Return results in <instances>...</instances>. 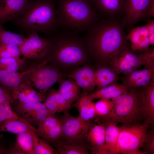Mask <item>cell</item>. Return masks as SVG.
I'll return each instance as SVG.
<instances>
[{
  "label": "cell",
  "mask_w": 154,
  "mask_h": 154,
  "mask_svg": "<svg viewBox=\"0 0 154 154\" xmlns=\"http://www.w3.org/2000/svg\"><path fill=\"white\" fill-rule=\"evenodd\" d=\"M122 22L111 18L94 25L88 37L89 48L101 61L106 62L112 55L129 45Z\"/></svg>",
  "instance_id": "1"
},
{
  "label": "cell",
  "mask_w": 154,
  "mask_h": 154,
  "mask_svg": "<svg viewBox=\"0 0 154 154\" xmlns=\"http://www.w3.org/2000/svg\"><path fill=\"white\" fill-rule=\"evenodd\" d=\"M28 33L51 31L58 22L55 0H29L23 14L14 20Z\"/></svg>",
  "instance_id": "2"
},
{
  "label": "cell",
  "mask_w": 154,
  "mask_h": 154,
  "mask_svg": "<svg viewBox=\"0 0 154 154\" xmlns=\"http://www.w3.org/2000/svg\"><path fill=\"white\" fill-rule=\"evenodd\" d=\"M87 0H57L58 22L76 30L91 26L95 21L96 12Z\"/></svg>",
  "instance_id": "3"
},
{
  "label": "cell",
  "mask_w": 154,
  "mask_h": 154,
  "mask_svg": "<svg viewBox=\"0 0 154 154\" xmlns=\"http://www.w3.org/2000/svg\"><path fill=\"white\" fill-rule=\"evenodd\" d=\"M136 88H132L112 100L114 106L107 116L99 119L100 123H137L143 117L141 111V96Z\"/></svg>",
  "instance_id": "4"
},
{
  "label": "cell",
  "mask_w": 154,
  "mask_h": 154,
  "mask_svg": "<svg viewBox=\"0 0 154 154\" xmlns=\"http://www.w3.org/2000/svg\"><path fill=\"white\" fill-rule=\"evenodd\" d=\"M149 125L145 123H122L119 126L118 154H143L140 149L143 146Z\"/></svg>",
  "instance_id": "5"
},
{
  "label": "cell",
  "mask_w": 154,
  "mask_h": 154,
  "mask_svg": "<svg viewBox=\"0 0 154 154\" xmlns=\"http://www.w3.org/2000/svg\"><path fill=\"white\" fill-rule=\"evenodd\" d=\"M151 57L149 50L138 54L131 50L130 45H127L111 56L107 61L109 66L117 74H125L136 70L142 65L149 67Z\"/></svg>",
  "instance_id": "6"
},
{
  "label": "cell",
  "mask_w": 154,
  "mask_h": 154,
  "mask_svg": "<svg viewBox=\"0 0 154 154\" xmlns=\"http://www.w3.org/2000/svg\"><path fill=\"white\" fill-rule=\"evenodd\" d=\"M53 54L60 63L67 66L82 62L86 56L84 49L80 42L76 39L69 37L58 40Z\"/></svg>",
  "instance_id": "7"
},
{
  "label": "cell",
  "mask_w": 154,
  "mask_h": 154,
  "mask_svg": "<svg viewBox=\"0 0 154 154\" xmlns=\"http://www.w3.org/2000/svg\"><path fill=\"white\" fill-rule=\"evenodd\" d=\"M48 60H45L27 75L33 87L44 94L55 83L62 79L63 77L62 74L56 69L45 66Z\"/></svg>",
  "instance_id": "8"
},
{
  "label": "cell",
  "mask_w": 154,
  "mask_h": 154,
  "mask_svg": "<svg viewBox=\"0 0 154 154\" xmlns=\"http://www.w3.org/2000/svg\"><path fill=\"white\" fill-rule=\"evenodd\" d=\"M60 119L62 127L60 138L66 141H84L89 130L94 124L91 121L84 120L78 116L73 117L68 112L64 113Z\"/></svg>",
  "instance_id": "9"
},
{
  "label": "cell",
  "mask_w": 154,
  "mask_h": 154,
  "mask_svg": "<svg viewBox=\"0 0 154 154\" xmlns=\"http://www.w3.org/2000/svg\"><path fill=\"white\" fill-rule=\"evenodd\" d=\"M50 42L40 37L33 31L29 33V37L19 46L21 54L30 59H41L46 56L49 49Z\"/></svg>",
  "instance_id": "10"
},
{
  "label": "cell",
  "mask_w": 154,
  "mask_h": 154,
  "mask_svg": "<svg viewBox=\"0 0 154 154\" xmlns=\"http://www.w3.org/2000/svg\"><path fill=\"white\" fill-rule=\"evenodd\" d=\"M154 0H127L124 17L122 22L124 27L130 29L137 22L147 17Z\"/></svg>",
  "instance_id": "11"
},
{
  "label": "cell",
  "mask_w": 154,
  "mask_h": 154,
  "mask_svg": "<svg viewBox=\"0 0 154 154\" xmlns=\"http://www.w3.org/2000/svg\"><path fill=\"white\" fill-rule=\"evenodd\" d=\"M15 109L30 124H38L48 116H52L41 102L18 103Z\"/></svg>",
  "instance_id": "12"
},
{
  "label": "cell",
  "mask_w": 154,
  "mask_h": 154,
  "mask_svg": "<svg viewBox=\"0 0 154 154\" xmlns=\"http://www.w3.org/2000/svg\"><path fill=\"white\" fill-rule=\"evenodd\" d=\"M23 79L19 85L12 90V98L18 102V103L21 104L43 101L45 97V94L36 91L29 79L24 81Z\"/></svg>",
  "instance_id": "13"
},
{
  "label": "cell",
  "mask_w": 154,
  "mask_h": 154,
  "mask_svg": "<svg viewBox=\"0 0 154 154\" xmlns=\"http://www.w3.org/2000/svg\"><path fill=\"white\" fill-rule=\"evenodd\" d=\"M29 0H0V24L14 20L23 13Z\"/></svg>",
  "instance_id": "14"
},
{
  "label": "cell",
  "mask_w": 154,
  "mask_h": 154,
  "mask_svg": "<svg viewBox=\"0 0 154 154\" xmlns=\"http://www.w3.org/2000/svg\"><path fill=\"white\" fill-rule=\"evenodd\" d=\"M149 33L145 26L132 28L126 35V38L131 43L130 48L133 52H143L148 49L150 45Z\"/></svg>",
  "instance_id": "15"
},
{
  "label": "cell",
  "mask_w": 154,
  "mask_h": 154,
  "mask_svg": "<svg viewBox=\"0 0 154 154\" xmlns=\"http://www.w3.org/2000/svg\"><path fill=\"white\" fill-rule=\"evenodd\" d=\"M106 127L102 123L93 124L84 141L92 154H101L105 141Z\"/></svg>",
  "instance_id": "16"
},
{
  "label": "cell",
  "mask_w": 154,
  "mask_h": 154,
  "mask_svg": "<svg viewBox=\"0 0 154 154\" xmlns=\"http://www.w3.org/2000/svg\"><path fill=\"white\" fill-rule=\"evenodd\" d=\"M141 96V111L145 123H154V85L143 86L140 92Z\"/></svg>",
  "instance_id": "17"
},
{
  "label": "cell",
  "mask_w": 154,
  "mask_h": 154,
  "mask_svg": "<svg viewBox=\"0 0 154 154\" xmlns=\"http://www.w3.org/2000/svg\"><path fill=\"white\" fill-rule=\"evenodd\" d=\"M95 70L86 66L74 71L69 76L74 80L78 86L84 89L90 91L94 88Z\"/></svg>",
  "instance_id": "18"
},
{
  "label": "cell",
  "mask_w": 154,
  "mask_h": 154,
  "mask_svg": "<svg viewBox=\"0 0 154 154\" xmlns=\"http://www.w3.org/2000/svg\"><path fill=\"white\" fill-rule=\"evenodd\" d=\"M106 127L105 141L101 154H117L119 129L112 122L102 123Z\"/></svg>",
  "instance_id": "19"
},
{
  "label": "cell",
  "mask_w": 154,
  "mask_h": 154,
  "mask_svg": "<svg viewBox=\"0 0 154 154\" xmlns=\"http://www.w3.org/2000/svg\"><path fill=\"white\" fill-rule=\"evenodd\" d=\"M60 154H87L89 148L85 141H68L59 139L54 142Z\"/></svg>",
  "instance_id": "20"
},
{
  "label": "cell",
  "mask_w": 154,
  "mask_h": 154,
  "mask_svg": "<svg viewBox=\"0 0 154 154\" xmlns=\"http://www.w3.org/2000/svg\"><path fill=\"white\" fill-rule=\"evenodd\" d=\"M128 90L127 86L124 83L119 84L116 83L88 94V96L91 101L102 98L112 100L124 94Z\"/></svg>",
  "instance_id": "21"
},
{
  "label": "cell",
  "mask_w": 154,
  "mask_h": 154,
  "mask_svg": "<svg viewBox=\"0 0 154 154\" xmlns=\"http://www.w3.org/2000/svg\"><path fill=\"white\" fill-rule=\"evenodd\" d=\"M35 68L21 73L0 70V85L9 93V91H12L18 86L24 77Z\"/></svg>",
  "instance_id": "22"
},
{
  "label": "cell",
  "mask_w": 154,
  "mask_h": 154,
  "mask_svg": "<svg viewBox=\"0 0 154 154\" xmlns=\"http://www.w3.org/2000/svg\"><path fill=\"white\" fill-rule=\"evenodd\" d=\"M95 71L97 90L116 83L120 79L118 74L109 67L102 66Z\"/></svg>",
  "instance_id": "23"
},
{
  "label": "cell",
  "mask_w": 154,
  "mask_h": 154,
  "mask_svg": "<svg viewBox=\"0 0 154 154\" xmlns=\"http://www.w3.org/2000/svg\"><path fill=\"white\" fill-rule=\"evenodd\" d=\"M31 131H34L36 132L37 129L24 118L5 120L0 124V131L17 134Z\"/></svg>",
  "instance_id": "24"
},
{
  "label": "cell",
  "mask_w": 154,
  "mask_h": 154,
  "mask_svg": "<svg viewBox=\"0 0 154 154\" xmlns=\"http://www.w3.org/2000/svg\"><path fill=\"white\" fill-rule=\"evenodd\" d=\"M127 0H94L97 8L108 15L114 16L124 11Z\"/></svg>",
  "instance_id": "25"
},
{
  "label": "cell",
  "mask_w": 154,
  "mask_h": 154,
  "mask_svg": "<svg viewBox=\"0 0 154 154\" xmlns=\"http://www.w3.org/2000/svg\"><path fill=\"white\" fill-rule=\"evenodd\" d=\"M59 82L60 87L58 90L71 105L80 96L79 87L75 81L72 80L62 79Z\"/></svg>",
  "instance_id": "26"
},
{
  "label": "cell",
  "mask_w": 154,
  "mask_h": 154,
  "mask_svg": "<svg viewBox=\"0 0 154 154\" xmlns=\"http://www.w3.org/2000/svg\"><path fill=\"white\" fill-rule=\"evenodd\" d=\"M33 131L16 134V142L15 146L22 154H35L33 146Z\"/></svg>",
  "instance_id": "27"
},
{
  "label": "cell",
  "mask_w": 154,
  "mask_h": 154,
  "mask_svg": "<svg viewBox=\"0 0 154 154\" xmlns=\"http://www.w3.org/2000/svg\"><path fill=\"white\" fill-rule=\"evenodd\" d=\"M23 36L5 30L3 25L0 24V45L13 44L20 46L25 41Z\"/></svg>",
  "instance_id": "28"
},
{
  "label": "cell",
  "mask_w": 154,
  "mask_h": 154,
  "mask_svg": "<svg viewBox=\"0 0 154 154\" xmlns=\"http://www.w3.org/2000/svg\"><path fill=\"white\" fill-rule=\"evenodd\" d=\"M33 146L35 154H57L48 142L39 138L36 132L33 131Z\"/></svg>",
  "instance_id": "29"
},
{
  "label": "cell",
  "mask_w": 154,
  "mask_h": 154,
  "mask_svg": "<svg viewBox=\"0 0 154 154\" xmlns=\"http://www.w3.org/2000/svg\"><path fill=\"white\" fill-rule=\"evenodd\" d=\"M24 64V60L20 57L0 58V70L17 72Z\"/></svg>",
  "instance_id": "30"
},
{
  "label": "cell",
  "mask_w": 154,
  "mask_h": 154,
  "mask_svg": "<svg viewBox=\"0 0 154 154\" xmlns=\"http://www.w3.org/2000/svg\"><path fill=\"white\" fill-rule=\"evenodd\" d=\"M113 103L110 99L102 98L95 103L96 117L100 118L107 116L112 111Z\"/></svg>",
  "instance_id": "31"
},
{
  "label": "cell",
  "mask_w": 154,
  "mask_h": 154,
  "mask_svg": "<svg viewBox=\"0 0 154 154\" xmlns=\"http://www.w3.org/2000/svg\"><path fill=\"white\" fill-rule=\"evenodd\" d=\"M62 127L60 122L41 133H37L47 142H54L59 139L61 136Z\"/></svg>",
  "instance_id": "32"
},
{
  "label": "cell",
  "mask_w": 154,
  "mask_h": 154,
  "mask_svg": "<svg viewBox=\"0 0 154 154\" xmlns=\"http://www.w3.org/2000/svg\"><path fill=\"white\" fill-rule=\"evenodd\" d=\"M154 73V68H146L140 70H135L125 74L123 80L124 84L127 86L132 82L141 78Z\"/></svg>",
  "instance_id": "33"
},
{
  "label": "cell",
  "mask_w": 154,
  "mask_h": 154,
  "mask_svg": "<svg viewBox=\"0 0 154 154\" xmlns=\"http://www.w3.org/2000/svg\"><path fill=\"white\" fill-rule=\"evenodd\" d=\"M54 90L50 91L45 97L43 103L52 116L56 113L58 112V106L54 96Z\"/></svg>",
  "instance_id": "34"
},
{
  "label": "cell",
  "mask_w": 154,
  "mask_h": 154,
  "mask_svg": "<svg viewBox=\"0 0 154 154\" xmlns=\"http://www.w3.org/2000/svg\"><path fill=\"white\" fill-rule=\"evenodd\" d=\"M95 103L92 102L88 106L81 107L77 109L79 112L78 116L85 121H91L96 117Z\"/></svg>",
  "instance_id": "35"
},
{
  "label": "cell",
  "mask_w": 154,
  "mask_h": 154,
  "mask_svg": "<svg viewBox=\"0 0 154 154\" xmlns=\"http://www.w3.org/2000/svg\"><path fill=\"white\" fill-rule=\"evenodd\" d=\"M144 149L142 152L145 154H154V129L153 127L147 132L143 146Z\"/></svg>",
  "instance_id": "36"
},
{
  "label": "cell",
  "mask_w": 154,
  "mask_h": 154,
  "mask_svg": "<svg viewBox=\"0 0 154 154\" xmlns=\"http://www.w3.org/2000/svg\"><path fill=\"white\" fill-rule=\"evenodd\" d=\"M154 85V73L144 76L132 82L127 86L128 89Z\"/></svg>",
  "instance_id": "37"
},
{
  "label": "cell",
  "mask_w": 154,
  "mask_h": 154,
  "mask_svg": "<svg viewBox=\"0 0 154 154\" xmlns=\"http://www.w3.org/2000/svg\"><path fill=\"white\" fill-rule=\"evenodd\" d=\"M60 122V119L52 116H49L37 124L38 128L36 133L37 134L42 132L56 125Z\"/></svg>",
  "instance_id": "38"
},
{
  "label": "cell",
  "mask_w": 154,
  "mask_h": 154,
  "mask_svg": "<svg viewBox=\"0 0 154 154\" xmlns=\"http://www.w3.org/2000/svg\"><path fill=\"white\" fill-rule=\"evenodd\" d=\"M54 96L58 108V112H68L70 109L71 105L68 102L59 90H54Z\"/></svg>",
  "instance_id": "39"
},
{
  "label": "cell",
  "mask_w": 154,
  "mask_h": 154,
  "mask_svg": "<svg viewBox=\"0 0 154 154\" xmlns=\"http://www.w3.org/2000/svg\"><path fill=\"white\" fill-rule=\"evenodd\" d=\"M77 100L76 102L72 106L77 109L81 107L88 106L93 102L89 98L88 92L86 91L83 92Z\"/></svg>",
  "instance_id": "40"
},
{
  "label": "cell",
  "mask_w": 154,
  "mask_h": 154,
  "mask_svg": "<svg viewBox=\"0 0 154 154\" xmlns=\"http://www.w3.org/2000/svg\"><path fill=\"white\" fill-rule=\"evenodd\" d=\"M0 48L7 51L13 57H19L21 53L19 46L13 44H5L0 45Z\"/></svg>",
  "instance_id": "41"
},
{
  "label": "cell",
  "mask_w": 154,
  "mask_h": 154,
  "mask_svg": "<svg viewBox=\"0 0 154 154\" xmlns=\"http://www.w3.org/2000/svg\"><path fill=\"white\" fill-rule=\"evenodd\" d=\"M11 102V101H8L3 103L6 110L5 120L18 119L21 118L12 109L10 106V103Z\"/></svg>",
  "instance_id": "42"
},
{
  "label": "cell",
  "mask_w": 154,
  "mask_h": 154,
  "mask_svg": "<svg viewBox=\"0 0 154 154\" xmlns=\"http://www.w3.org/2000/svg\"><path fill=\"white\" fill-rule=\"evenodd\" d=\"M149 33V39L150 45L154 44V21L153 20H149L145 25Z\"/></svg>",
  "instance_id": "43"
},
{
  "label": "cell",
  "mask_w": 154,
  "mask_h": 154,
  "mask_svg": "<svg viewBox=\"0 0 154 154\" xmlns=\"http://www.w3.org/2000/svg\"><path fill=\"white\" fill-rule=\"evenodd\" d=\"M6 110L4 104H0V124L5 120Z\"/></svg>",
  "instance_id": "44"
},
{
  "label": "cell",
  "mask_w": 154,
  "mask_h": 154,
  "mask_svg": "<svg viewBox=\"0 0 154 154\" xmlns=\"http://www.w3.org/2000/svg\"><path fill=\"white\" fill-rule=\"evenodd\" d=\"M12 100V98L9 94L0 95V104L6 101Z\"/></svg>",
  "instance_id": "45"
},
{
  "label": "cell",
  "mask_w": 154,
  "mask_h": 154,
  "mask_svg": "<svg viewBox=\"0 0 154 154\" xmlns=\"http://www.w3.org/2000/svg\"><path fill=\"white\" fill-rule=\"evenodd\" d=\"M9 94L0 85V95Z\"/></svg>",
  "instance_id": "46"
},
{
  "label": "cell",
  "mask_w": 154,
  "mask_h": 154,
  "mask_svg": "<svg viewBox=\"0 0 154 154\" xmlns=\"http://www.w3.org/2000/svg\"><path fill=\"white\" fill-rule=\"evenodd\" d=\"M6 153V152L5 151L3 148L0 147V154H4Z\"/></svg>",
  "instance_id": "47"
},
{
  "label": "cell",
  "mask_w": 154,
  "mask_h": 154,
  "mask_svg": "<svg viewBox=\"0 0 154 154\" xmlns=\"http://www.w3.org/2000/svg\"><path fill=\"white\" fill-rule=\"evenodd\" d=\"M88 0V1H94V0Z\"/></svg>",
  "instance_id": "48"
},
{
  "label": "cell",
  "mask_w": 154,
  "mask_h": 154,
  "mask_svg": "<svg viewBox=\"0 0 154 154\" xmlns=\"http://www.w3.org/2000/svg\"></svg>",
  "instance_id": "49"
}]
</instances>
